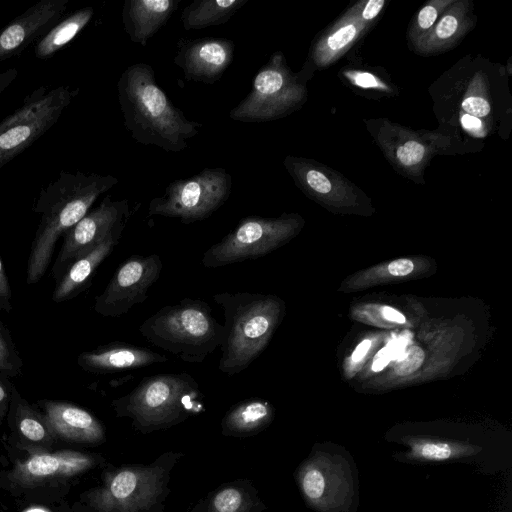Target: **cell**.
Here are the masks:
<instances>
[{
	"label": "cell",
	"mask_w": 512,
	"mask_h": 512,
	"mask_svg": "<svg viewBox=\"0 0 512 512\" xmlns=\"http://www.w3.org/2000/svg\"><path fill=\"white\" fill-rule=\"evenodd\" d=\"M117 92L124 126L141 144L181 152L202 128L174 106L147 63L128 66L117 82Z\"/></svg>",
	"instance_id": "1"
},
{
	"label": "cell",
	"mask_w": 512,
	"mask_h": 512,
	"mask_svg": "<svg viewBox=\"0 0 512 512\" xmlns=\"http://www.w3.org/2000/svg\"><path fill=\"white\" fill-rule=\"evenodd\" d=\"M117 183L112 175L62 170L40 191L33 210L41 214V219L28 256L27 284H36L44 276L59 238L89 212L101 194Z\"/></svg>",
	"instance_id": "2"
},
{
	"label": "cell",
	"mask_w": 512,
	"mask_h": 512,
	"mask_svg": "<svg viewBox=\"0 0 512 512\" xmlns=\"http://www.w3.org/2000/svg\"><path fill=\"white\" fill-rule=\"evenodd\" d=\"M213 300L224 312L218 369L233 376L265 350L284 311L280 298L263 293L220 292Z\"/></svg>",
	"instance_id": "3"
},
{
	"label": "cell",
	"mask_w": 512,
	"mask_h": 512,
	"mask_svg": "<svg viewBox=\"0 0 512 512\" xmlns=\"http://www.w3.org/2000/svg\"><path fill=\"white\" fill-rule=\"evenodd\" d=\"M204 395L196 379L186 372L143 378L111 405L117 417L131 420L141 433L167 429L205 410Z\"/></svg>",
	"instance_id": "4"
},
{
	"label": "cell",
	"mask_w": 512,
	"mask_h": 512,
	"mask_svg": "<svg viewBox=\"0 0 512 512\" xmlns=\"http://www.w3.org/2000/svg\"><path fill=\"white\" fill-rule=\"evenodd\" d=\"M181 457L170 451L150 464L106 470L102 483L83 496L88 512H165L171 474Z\"/></svg>",
	"instance_id": "5"
},
{
	"label": "cell",
	"mask_w": 512,
	"mask_h": 512,
	"mask_svg": "<svg viewBox=\"0 0 512 512\" xmlns=\"http://www.w3.org/2000/svg\"><path fill=\"white\" fill-rule=\"evenodd\" d=\"M139 332L154 346L187 363H202L223 339V325L209 304L192 298L160 308L143 321Z\"/></svg>",
	"instance_id": "6"
},
{
	"label": "cell",
	"mask_w": 512,
	"mask_h": 512,
	"mask_svg": "<svg viewBox=\"0 0 512 512\" xmlns=\"http://www.w3.org/2000/svg\"><path fill=\"white\" fill-rule=\"evenodd\" d=\"M306 505L315 512H357L359 479L352 456L335 444H315L294 473Z\"/></svg>",
	"instance_id": "7"
},
{
	"label": "cell",
	"mask_w": 512,
	"mask_h": 512,
	"mask_svg": "<svg viewBox=\"0 0 512 512\" xmlns=\"http://www.w3.org/2000/svg\"><path fill=\"white\" fill-rule=\"evenodd\" d=\"M79 89L40 86L0 121V169L45 134L69 106Z\"/></svg>",
	"instance_id": "8"
},
{
	"label": "cell",
	"mask_w": 512,
	"mask_h": 512,
	"mask_svg": "<svg viewBox=\"0 0 512 512\" xmlns=\"http://www.w3.org/2000/svg\"><path fill=\"white\" fill-rule=\"evenodd\" d=\"M232 177L222 167L205 168L167 185L164 194L153 198L148 216L177 218L184 224L204 220L230 197Z\"/></svg>",
	"instance_id": "9"
},
{
	"label": "cell",
	"mask_w": 512,
	"mask_h": 512,
	"mask_svg": "<svg viewBox=\"0 0 512 512\" xmlns=\"http://www.w3.org/2000/svg\"><path fill=\"white\" fill-rule=\"evenodd\" d=\"M305 95L299 78L289 70L281 52H275L254 77L251 91L229 112L239 122L272 121L291 113Z\"/></svg>",
	"instance_id": "10"
},
{
	"label": "cell",
	"mask_w": 512,
	"mask_h": 512,
	"mask_svg": "<svg viewBox=\"0 0 512 512\" xmlns=\"http://www.w3.org/2000/svg\"><path fill=\"white\" fill-rule=\"evenodd\" d=\"M297 226L298 220L291 215L244 217L221 241L205 251L202 264L206 268H219L262 257L287 241Z\"/></svg>",
	"instance_id": "11"
},
{
	"label": "cell",
	"mask_w": 512,
	"mask_h": 512,
	"mask_svg": "<svg viewBox=\"0 0 512 512\" xmlns=\"http://www.w3.org/2000/svg\"><path fill=\"white\" fill-rule=\"evenodd\" d=\"M163 265L158 254L132 255L115 271L94 310L104 317H120L148 298V291L159 279Z\"/></svg>",
	"instance_id": "12"
},
{
	"label": "cell",
	"mask_w": 512,
	"mask_h": 512,
	"mask_svg": "<svg viewBox=\"0 0 512 512\" xmlns=\"http://www.w3.org/2000/svg\"><path fill=\"white\" fill-rule=\"evenodd\" d=\"M129 215L127 199L112 200L110 195L106 196L64 235L52 269L53 276L59 279L76 259L90 252L116 229L125 227Z\"/></svg>",
	"instance_id": "13"
},
{
	"label": "cell",
	"mask_w": 512,
	"mask_h": 512,
	"mask_svg": "<svg viewBox=\"0 0 512 512\" xmlns=\"http://www.w3.org/2000/svg\"><path fill=\"white\" fill-rule=\"evenodd\" d=\"M99 455L77 451L37 453L17 462L8 480L18 488H33L55 480L82 474L100 462Z\"/></svg>",
	"instance_id": "14"
},
{
	"label": "cell",
	"mask_w": 512,
	"mask_h": 512,
	"mask_svg": "<svg viewBox=\"0 0 512 512\" xmlns=\"http://www.w3.org/2000/svg\"><path fill=\"white\" fill-rule=\"evenodd\" d=\"M234 43L227 38L202 37L177 41L174 64L186 81L213 84L220 80L234 57Z\"/></svg>",
	"instance_id": "15"
},
{
	"label": "cell",
	"mask_w": 512,
	"mask_h": 512,
	"mask_svg": "<svg viewBox=\"0 0 512 512\" xmlns=\"http://www.w3.org/2000/svg\"><path fill=\"white\" fill-rule=\"evenodd\" d=\"M399 443L405 449L392 457L398 462L412 465L474 463L488 456V444L464 438L415 435L404 437Z\"/></svg>",
	"instance_id": "16"
},
{
	"label": "cell",
	"mask_w": 512,
	"mask_h": 512,
	"mask_svg": "<svg viewBox=\"0 0 512 512\" xmlns=\"http://www.w3.org/2000/svg\"><path fill=\"white\" fill-rule=\"evenodd\" d=\"M69 0H40L0 30V62L18 56L63 19Z\"/></svg>",
	"instance_id": "17"
},
{
	"label": "cell",
	"mask_w": 512,
	"mask_h": 512,
	"mask_svg": "<svg viewBox=\"0 0 512 512\" xmlns=\"http://www.w3.org/2000/svg\"><path fill=\"white\" fill-rule=\"evenodd\" d=\"M43 414L56 438L82 444H100L105 428L88 410L66 401L42 400Z\"/></svg>",
	"instance_id": "18"
},
{
	"label": "cell",
	"mask_w": 512,
	"mask_h": 512,
	"mask_svg": "<svg viewBox=\"0 0 512 512\" xmlns=\"http://www.w3.org/2000/svg\"><path fill=\"white\" fill-rule=\"evenodd\" d=\"M167 360L166 356L148 348L115 341L80 353L77 364L88 373L109 374L160 364Z\"/></svg>",
	"instance_id": "19"
},
{
	"label": "cell",
	"mask_w": 512,
	"mask_h": 512,
	"mask_svg": "<svg viewBox=\"0 0 512 512\" xmlns=\"http://www.w3.org/2000/svg\"><path fill=\"white\" fill-rule=\"evenodd\" d=\"M180 3L181 0H126L122 8V22L130 40L145 47Z\"/></svg>",
	"instance_id": "20"
},
{
	"label": "cell",
	"mask_w": 512,
	"mask_h": 512,
	"mask_svg": "<svg viewBox=\"0 0 512 512\" xmlns=\"http://www.w3.org/2000/svg\"><path fill=\"white\" fill-rule=\"evenodd\" d=\"M125 227L113 231L87 254L76 259L58 279L52 293L55 303L68 301L81 293L90 283L100 264L112 253L119 243Z\"/></svg>",
	"instance_id": "21"
},
{
	"label": "cell",
	"mask_w": 512,
	"mask_h": 512,
	"mask_svg": "<svg viewBox=\"0 0 512 512\" xmlns=\"http://www.w3.org/2000/svg\"><path fill=\"white\" fill-rule=\"evenodd\" d=\"M265 509L252 482L239 479L210 492L191 512H263Z\"/></svg>",
	"instance_id": "22"
},
{
	"label": "cell",
	"mask_w": 512,
	"mask_h": 512,
	"mask_svg": "<svg viewBox=\"0 0 512 512\" xmlns=\"http://www.w3.org/2000/svg\"><path fill=\"white\" fill-rule=\"evenodd\" d=\"M272 404L261 398L241 401L232 406L221 421L222 434L248 437L267 428L274 418Z\"/></svg>",
	"instance_id": "23"
},
{
	"label": "cell",
	"mask_w": 512,
	"mask_h": 512,
	"mask_svg": "<svg viewBox=\"0 0 512 512\" xmlns=\"http://www.w3.org/2000/svg\"><path fill=\"white\" fill-rule=\"evenodd\" d=\"M8 412L12 426L22 438L44 445H50L56 440L44 414L36 411L16 387L13 389Z\"/></svg>",
	"instance_id": "24"
},
{
	"label": "cell",
	"mask_w": 512,
	"mask_h": 512,
	"mask_svg": "<svg viewBox=\"0 0 512 512\" xmlns=\"http://www.w3.org/2000/svg\"><path fill=\"white\" fill-rule=\"evenodd\" d=\"M248 0H194L181 13L185 30H198L222 25L241 9Z\"/></svg>",
	"instance_id": "25"
},
{
	"label": "cell",
	"mask_w": 512,
	"mask_h": 512,
	"mask_svg": "<svg viewBox=\"0 0 512 512\" xmlns=\"http://www.w3.org/2000/svg\"><path fill=\"white\" fill-rule=\"evenodd\" d=\"M94 15L92 7L78 9L55 24L34 48L38 59H48L70 43L90 22Z\"/></svg>",
	"instance_id": "26"
},
{
	"label": "cell",
	"mask_w": 512,
	"mask_h": 512,
	"mask_svg": "<svg viewBox=\"0 0 512 512\" xmlns=\"http://www.w3.org/2000/svg\"><path fill=\"white\" fill-rule=\"evenodd\" d=\"M364 27L365 23L360 16L347 18L325 40L318 43L314 51L316 63L324 65L336 58L357 38Z\"/></svg>",
	"instance_id": "27"
},
{
	"label": "cell",
	"mask_w": 512,
	"mask_h": 512,
	"mask_svg": "<svg viewBox=\"0 0 512 512\" xmlns=\"http://www.w3.org/2000/svg\"><path fill=\"white\" fill-rule=\"evenodd\" d=\"M23 360L7 327L0 321V374L7 378L22 374Z\"/></svg>",
	"instance_id": "28"
},
{
	"label": "cell",
	"mask_w": 512,
	"mask_h": 512,
	"mask_svg": "<svg viewBox=\"0 0 512 512\" xmlns=\"http://www.w3.org/2000/svg\"><path fill=\"white\" fill-rule=\"evenodd\" d=\"M461 21L456 13L450 12L444 15L434 30L430 31L426 40V46L437 47L439 44L447 42L460 31Z\"/></svg>",
	"instance_id": "29"
},
{
	"label": "cell",
	"mask_w": 512,
	"mask_h": 512,
	"mask_svg": "<svg viewBox=\"0 0 512 512\" xmlns=\"http://www.w3.org/2000/svg\"><path fill=\"white\" fill-rule=\"evenodd\" d=\"M425 358L424 351L418 346L410 347L395 364V372L400 376L416 371Z\"/></svg>",
	"instance_id": "30"
},
{
	"label": "cell",
	"mask_w": 512,
	"mask_h": 512,
	"mask_svg": "<svg viewBox=\"0 0 512 512\" xmlns=\"http://www.w3.org/2000/svg\"><path fill=\"white\" fill-rule=\"evenodd\" d=\"M425 154V147L416 141H408L397 149L396 155L400 163L413 166L419 163Z\"/></svg>",
	"instance_id": "31"
},
{
	"label": "cell",
	"mask_w": 512,
	"mask_h": 512,
	"mask_svg": "<svg viewBox=\"0 0 512 512\" xmlns=\"http://www.w3.org/2000/svg\"><path fill=\"white\" fill-rule=\"evenodd\" d=\"M443 3L444 2H431L420 10L417 17V28L419 33H426L431 27H433L438 17L439 6Z\"/></svg>",
	"instance_id": "32"
},
{
	"label": "cell",
	"mask_w": 512,
	"mask_h": 512,
	"mask_svg": "<svg viewBox=\"0 0 512 512\" xmlns=\"http://www.w3.org/2000/svg\"><path fill=\"white\" fill-rule=\"evenodd\" d=\"M462 108L469 115L477 118L485 117L490 112V104L487 100L478 96H470L462 102Z\"/></svg>",
	"instance_id": "33"
},
{
	"label": "cell",
	"mask_w": 512,
	"mask_h": 512,
	"mask_svg": "<svg viewBox=\"0 0 512 512\" xmlns=\"http://www.w3.org/2000/svg\"><path fill=\"white\" fill-rule=\"evenodd\" d=\"M0 310L10 312L12 310V290L9 279L0 257Z\"/></svg>",
	"instance_id": "34"
},
{
	"label": "cell",
	"mask_w": 512,
	"mask_h": 512,
	"mask_svg": "<svg viewBox=\"0 0 512 512\" xmlns=\"http://www.w3.org/2000/svg\"><path fill=\"white\" fill-rule=\"evenodd\" d=\"M14 388L10 379L0 374V423L9 411Z\"/></svg>",
	"instance_id": "35"
},
{
	"label": "cell",
	"mask_w": 512,
	"mask_h": 512,
	"mask_svg": "<svg viewBox=\"0 0 512 512\" xmlns=\"http://www.w3.org/2000/svg\"><path fill=\"white\" fill-rule=\"evenodd\" d=\"M414 269L412 261L408 259H398L388 265V271L393 276H405Z\"/></svg>",
	"instance_id": "36"
},
{
	"label": "cell",
	"mask_w": 512,
	"mask_h": 512,
	"mask_svg": "<svg viewBox=\"0 0 512 512\" xmlns=\"http://www.w3.org/2000/svg\"><path fill=\"white\" fill-rule=\"evenodd\" d=\"M384 4V0H369L361 12V19L363 21L374 19L379 14Z\"/></svg>",
	"instance_id": "37"
},
{
	"label": "cell",
	"mask_w": 512,
	"mask_h": 512,
	"mask_svg": "<svg viewBox=\"0 0 512 512\" xmlns=\"http://www.w3.org/2000/svg\"><path fill=\"white\" fill-rule=\"evenodd\" d=\"M392 359V354L388 347L382 348L378 351L376 356L374 357L373 364H372V370L373 371H380L382 370Z\"/></svg>",
	"instance_id": "38"
},
{
	"label": "cell",
	"mask_w": 512,
	"mask_h": 512,
	"mask_svg": "<svg viewBox=\"0 0 512 512\" xmlns=\"http://www.w3.org/2000/svg\"><path fill=\"white\" fill-rule=\"evenodd\" d=\"M354 83L363 88L378 87V80L368 72L357 73L354 76Z\"/></svg>",
	"instance_id": "39"
},
{
	"label": "cell",
	"mask_w": 512,
	"mask_h": 512,
	"mask_svg": "<svg viewBox=\"0 0 512 512\" xmlns=\"http://www.w3.org/2000/svg\"><path fill=\"white\" fill-rule=\"evenodd\" d=\"M17 76L18 70L16 68H9L0 72V94L11 85Z\"/></svg>",
	"instance_id": "40"
},
{
	"label": "cell",
	"mask_w": 512,
	"mask_h": 512,
	"mask_svg": "<svg viewBox=\"0 0 512 512\" xmlns=\"http://www.w3.org/2000/svg\"><path fill=\"white\" fill-rule=\"evenodd\" d=\"M463 127L471 132H478L482 129V122L479 118L465 114L461 118Z\"/></svg>",
	"instance_id": "41"
},
{
	"label": "cell",
	"mask_w": 512,
	"mask_h": 512,
	"mask_svg": "<svg viewBox=\"0 0 512 512\" xmlns=\"http://www.w3.org/2000/svg\"><path fill=\"white\" fill-rule=\"evenodd\" d=\"M381 312L384 318L392 322L404 323L406 320L405 316L402 313H400L399 311L395 310L392 307L385 306L381 309Z\"/></svg>",
	"instance_id": "42"
},
{
	"label": "cell",
	"mask_w": 512,
	"mask_h": 512,
	"mask_svg": "<svg viewBox=\"0 0 512 512\" xmlns=\"http://www.w3.org/2000/svg\"><path fill=\"white\" fill-rule=\"evenodd\" d=\"M371 345V341L368 339L363 340L352 353V360L358 362L364 358Z\"/></svg>",
	"instance_id": "43"
},
{
	"label": "cell",
	"mask_w": 512,
	"mask_h": 512,
	"mask_svg": "<svg viewBox=\"0 0 512 512\" xmlns=\"http://www.w3.org/2000/svg\"><path fill=\"white\" fill-rule=\"evenodd\" d=\"M33 512H39V511H33Z\"/></svg>",
	"instance_id": "44"
}]
</instances>
